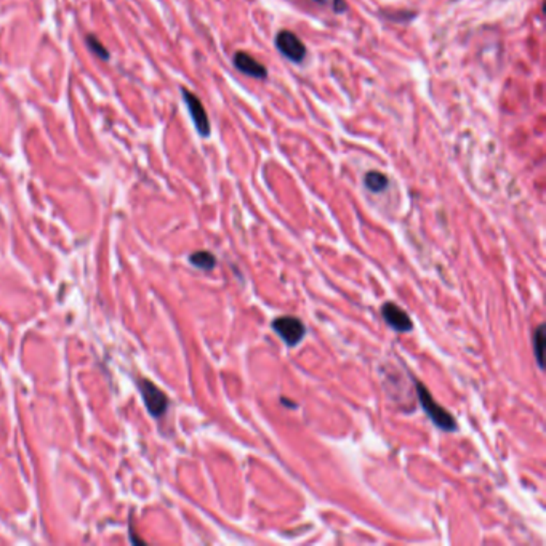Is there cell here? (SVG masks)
<instances>
[{
    "label": "cell",
    "mask_w": 546,
    "mask_h": 546,
    "mask_svg": "<svg viewBox=\"0 0 546 546\" xmlns=\"http://www.w3.org/2000/svg\"><path fill=\"white\" fill-rule=\"evenodd\" d=\"M415 385H417V394H418L421 407H423L425 412L428 414V417L432 420V423H434L436 426H439V428L444 430V431H455L457 423H455V420H453L452 415L448 414L446 409H442L441 405L437 404L434 399H432L431 393L428 391V389H426L423 383L417 381Z\"/></svg>",
    "instance_id": "6da1fadb"
},
{
    "label": "cell",
    "mask_w": 546,
    "mask_h": 546,
    "mask_svg": "<svg viewBox=\"0 0 546 546\" xmlns=\"http://www.w3.org/2000/svg\"><path fill=\"white\" fill-rule=\"evenodd\" d=\"M275 48L280 52L284 58L290 59L291 63H301L306 58V47L300 40V37L290 31H280L275 36Z\"/></svg>",
    "instance_id": "7a4b0ae2"
},
{
    "label": "cell",
    "mask_w": 546,
    "mask_h": 546,
    "mask_svg": "<svg viewBox=\"0 0 546 546\" xmlns=\"http://www.w3.org/2000/svg\"><path fill=\"white\" fill-rule=\"evenodd\" d=\"M181 95H183V100H185V105L188 107L189 116H191L194 127H196V130H197V133L201 135V137H208L210 135V121H208L207 111H205L202 101L199 100L197 96L192 93V91H189L186 89H181Z\"/></svg>",
    "instance_id": "3957f363"
},
{
    "label": "cell",
    "mask_w": 546,
    "mask_h": 546,
    "mask_svg": "<svg viewBox=\"0 0 546 546\" xmlns=\"http://www.w3.org/2000/svg\"><path fill=\"white\" fill-rule=\"evenodd\" d=\"M139 389H142V396L148 412L156 418L162 417L167 412V407H169V399H167L165 394L149 380L139 381Z\"/></svg>",
    "instance_id": "277c9868"
},
{
    "label": "cell",
    "mask_w": 546,
    "mask_h": 546,
    "mask_svg": "<svg viewBox=\"0 0 546 546\" xmlns=\"http://www.w3.org/2000/svg\"><path fill=\"white\" fill-rule=\"evenodd\" d=\"M273 328L275 331V333H279L280 338L290 346L298 344V342L303 338V335H305V326H303L300 319H296L294 316L278 317L273 322Z\"/></svg>",
    "instance_id": "5b68a950"
},
{
    "label": "cell",
    "mask_w": 546,
    "mask_h": 546,
    "mask_svg": "<svg viewBox=\"0 0 546 546\" xmlns=\"http://www.w3.org/2000/svg\"><path fill=\"white\" fill-rule=\"evenodd\" d=\"M381 316L385 319L389 327H393L397 332H410L412 331V321L407 312L402 308H399L396 303L388 301L381 308Z\"/></svg>",
    "instance_id": "8992f818"
},
{
    "label": "cell",
    "mask_w": 546,
    "mask_h": 546,
    "mask_svg": "<svg viewBox=\"0 0 546 546\" xmlns=\"http://www.w3.org/2000/svg\"><path fill=\"white\" fill-rule=\"evenodd\" d=\"M232 63H234L237 71H241L242 74L248 75V77L266 79L268 69L245 52H236L234 58H232Z\"/></svg>",
    "instance_id": "52a82bcc"
},
{
    "label": "cell",
    "mask_w": 546,
    "mask_h": 546,
    "mask_svg": "<svg viewBox=\"0 0 546 546\" xmlns=\"http://www.w3.org/2000/svg\"><path fill=\"white\" fill-rule=\"evenodd\" d=\"M388 176L380 172H369L364 176V185L372 192H381L388 188Z\"/></svg>",
    "instance_id": "ba28073f"
},
{
    "label": "cell",
    "mask_w": 546,
    "mask_h": 546,
    "mask_svg": "<svg viewBox=\"0 0 546 546\" xmlns=\"http://www.w3.org/2000/svg\"><path fill=\"white\" fill-rule=\"evenodd\" d=\"M189 261H191L194 266L199 269H204V271H210V269L215 268L216 264V258L212 255L210 252H196L194 255L189 257Z\"/></svg>",
    "instance_id": "9c48e42d"
},
{
    "label": "cell",
    "mask_w": 546,
    "mask_h": 546,
    "mask_svg": "<svg viewBox=\"0 0 546 546\" xmlns=\"http://www.w3.org/2000/svg\"><path fill=\"white\" fill-rule=\"evenodd\" d=\"M545 326H538L537 331L533 333V348H535V356H537V362L540 367H543V351H545Z\"/></svg>",
    "instance_id": "30bf717a"
},
{
    "label": "cell",
    "mask_w": 546,
    "mask_h": 546,
    "mask_svg": "<svg viewBox=\"0 0 546 546\" xmlns=\"http://www.w3.org/2000/svg\"><path fill=\"white\" fill-rule=\"evenodd\" d=\"M85 42H86V47H89L91 50V53H95V55L101 59H106V61L109 59V52H107V48L103 45V43L96 39L93 34L86 36Z\"/></svg>",
    "instance_id": "8fae6325"
},
{
    "label": "cell",
    "mask_w": 546,
    "mask_h": 546,
    "mask_svg": "<svg viewBox=\"0 0 546 546\" xmlns=\"http://www.w3.org/2000/svg\"><path fill=\"white\" fill-rule=\"evenodd\" d=\"M344 10H346V5H344L343 0H335V12L342 13V12H344Z\"/></svg>",
    "instance_id": "7c38bea8"
},
{
    "label": "cell",
    "mask_w": 546,
    "mask_h": 546,
    "mask_svg": "<svg viewBox=\"0 0 546 546\" xmlns=\"http://www.w3.org/2000/svg\"><path fill=\"white\" fill-rule=\"evenodd\" d=\"M314 2H317V3H326L327 0H314Z\"/></svg>",
    "instance_id": "4fadbf2b"
}]
</instances>
